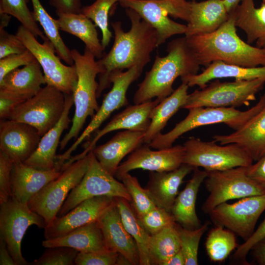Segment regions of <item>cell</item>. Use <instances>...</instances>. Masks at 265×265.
<instances>
[{"label":"cell","mask_w":265,"mask_h":265,"mask_svg":"<svg viewBox=\"0 0 265 265\" xmlns=\"http://www.w3.org/2000/svg\"><path fill=\"white\" fill-rule=\"evenodd\" d=\"M41 136L33 127L10 119L0 123V151L13 161L25 162L35 151Z\"/></svg>","instance_id":"d6986e66"},{"label":"cell","mask_w":265,"mask_h":265,"mask_svg":"<svg viewBox=\"0 0 265 265\" xmlns=\"http://www.w3.org/2000/svg\"><path fill=\"white\" fill-rule=\"evenodd\" d=\"M166 51V55L156 56L151 69L138 84L133 96L134 104L148 102L154 98L161 101L173 92V84L177 78L197 74L200 65L185 36L169 42Z\"/></svg>","instance_id":"3957f363"},{"label":"cell","mask_w":265,"mask_h":265,"mask_svg":"<svg viewBox=\"0 0 265 265\" xmlns=\"http://www.w3.org/2000/svg\"><path fill=\"white\" fill-rule=\"evenodd\" d=\"M213 140L204 141L190 137L184 144V163L202 167L207 171H221L237 167H248L253 160L235 144L218 145Z\"/></svg>","instance_id":"ba28073f"},{"label":"cell","mask_w":265,"mask_h":265,"mask_svg":"<svg viewBox=\"0 0 265 265\" xmlns=\"http://www.w3.org/2000/svg\"><path fill=\"white\" fill-rule=\"evenodd\" d=\"M73 105V94H65L64 109L60 118L41 137L37 148L24 162L25 163L41 169L55 168L56 150L63 131L68 128L70 123L69 113Z\"/></svg>","instance_id":"d4e9b609"},{"label":"cell","mask_w":265,"mask_h":265,"mask_svg":"<svg viewBox=\"0 0 265 265\" xmlns=\"http://www.w3.org/2000/svg\"><path fill=\"white\" fill-rule=\"evenodd\" d=\"M234 78L235 80H251L265 78V66L246 67L230 64L221 61L212 62L200 74L181 77L182 82L189 87H205L210 81L217 79Z\"/></svg>","instance_id":"f546056e"},{"label":"cell","mask_w":265,"mask_h":265,"mask_svg":"<svg viewBox=\"0 0 265 265\" xmlns=\"http://www.w3.org/2000/svg\"><path fill=\"white\" fill-rule=\"evenodd\" d=\"M250 251H252L256 263L260 265H265V237L256 242Z\"/></svg>","instance_id":"db71d44e"},{"label":"cell","mask_w":265,"mask_h":265,"mask_svg":"<svg viewBox=\"0 0 265 265\" xmlns=\"http://www.w3.org/2000/svg\"><path fill=\"white\" fill-rule=\"evenodd\" d=\"M123 7L133 9L155 28L158 34V46L170 37L185 34L186 25L177 23L168 15L187 22L189 10L168 0H120Z\"/></svg>","instance_id":"9a60e30c"},{"label":"cell","mask_w":265,"mask_h":265,"mask_svg":"<svg viewBox=\"0 0 265 265\" xmlns=\"http://www.w3.org/2000/svg\"><path fill=\"white\" fill-rule=\"evenodd\" d=\"M143 68L134 66L123 72L116 71L109 76V81L112 83L110 90L106 95L102 105L94 116L73 144L62 154L56 156V165L61 167L71 157L78 147L91 134L96 131L115 110L128 104L126 93L130 85L141 75Z\"/></svg>","instance_id":"7c38bea8"},{"label":"cell","mask_w":265,"mask_h":265,"mask_svg":"<svg viewBox=\"0 0 265 265\" xmlns=\"http://www.w3.org/2000/svg\"><path fill=\"white\" fill-rule=\"evenodd\" d=\"M160 102L156 99L154 101L129 106L114 116L103 129L97 130L94 137L84 145L83 151L75 156L71 157L69 159V162L72 163L85 157L93 149L101 138L111 132L126 130L145 132L151 122L149 117L150 113Z\"/></svg>","instance_id":"ffe728a7"},{"label":"cell","mask_w":265,"mask_h":265,"mask_svg":"<svg viewBox=\"0 0 265 265\" xmlns=\"http://www.w3.org/2000/svg\"><path fill=\"white\" fill-rule=\"evenodd\" d=\"M265 105V92L251 108L240 111L235 107H195L188 109L185 119L176 124L169 132L160 133L148 144L156 150L169 148L183 134L199 127L224 123L236 130L259 112Z\"/></svg>","instance_id":"5b68a950"},{"label":"cell","mask_w":265,"mask_h":265,"mask_svg":"<svg viewBox=\"0 0 265 265\" xmlns=\"http://www.w3.org/2000/svg\"><path fill=\"white\" fill-rule=\"evenodd\" d=\"M126 12L131 21L130 29L124 31L120 21L111 22L114 43L110 51L97 61L102 70L98 75L97 98L110 87L111 73L134 66L144 68L150 61L152 52L159 46L156 30L133 9L126 8Z\"/></svg>","instance_id":"6da1fadb"},{"label":"cell","mask_w":265,"mask_h":265,"mask_svg":"<svg viewBox=\"0 0 265 265\" xmlns=\"http://www.w3.org/2000/svg\"><path fill=\"white\" fill-rule=\"evenodd\" d=\"M209 221H206L200 227L195 229H188L180 226L179 236L180 250L185 259V265H197L198 252L201 238L208 229Z\"/></svg>","instance_id":"b9f144b4"},{"label":"cell","mask_w":265,"mask_h":265,"mask_svg":"<svg viewBox=\"0 0 265 265\" xmlns=\"http://www.w3.org/2000/svg\"><path fill=\"white\" fill-rule=\"evenodd\" d=\"M171 1L179 6L188 9L189 8V2L186 0H168Z\"/></svg>","instance_id":"91938a15"},{"label":"cell","mask_w":265,"mask_h":265,"mask_svg":"<svg viewBox=\"0 0 265 265\" xmlns=\"http://www.w3.org/2000/svg\"><path fill=\"white\" fill-rule=\"evenodd\" d=\"M238 246L236 234L220 226L210 231L205 242L208 256L214 262H222Z\"/></svg>","instance_id":"74e56055"},{"label":"cell","mask_w":265,"mask_h":265,"mask_svg":"<svg viewBox=\"0 0 265 265\" xmlns=\"http://www.w3.org/2000/svg\"><path fill=\"white\" fill-rule=\"evenodd\" d=\"M35 20L41 26L47 38L53 45L57 55L68 65L74 64L71 50L66 45L59 31L56 19L53 18L39 0H31Z\"/></svg>","instance_id":"8d00e7d4"},{"label":"cell","mask_w":265,"mask_h":265,"mask_svg":"<svg viewBox=\"0 0 265 265\" xmlns=\"http://www.w3.org/2000/svg\"><path fill=\"white\" fill-rule=\"evenodd\" d=\"M29 0H0V13L7 14L17 19L35 37L43 41L49 40L39 27L32 12L27 7Z\"/></svg>","instance_id":"f35d334b"},{"label":"cell","mask_w":265,"mask_h":265,"mask_svg":"<svg viewBox=\"0 0 265 265\" xmlns=\"http://www.w3.org/2000/svg\"><path fill=\"white\" fill-rule=\"evenodd\" d=\"M213 140L221 145L235 144L257 161L265 156V105L245 124L233 132L215 135Z\"/></svg>","instance_id":"603a6c76"},{"label":"cell","mask_w":265,"mask_h":265,"mask_svg":"<svg viewBox=\"0 0 265 265\" xmlns=\"http://www.w3.org/2000/svg\"><path fill=\"white\" fill-rule=\"evenodd\" d=\"M233 11L235 26L244 31L247 43L265 49V3L256 8L253 0H241Z\"/></svg>","instance_id":"d6a6232c"},{"label":"cell","mask_w":265,"mask_h":265,"mask_svg":"<svg viewBox=\"0 0 265 265\" xmlns=\"http://www.w3.org/2000/svg\"><path fill=\"white\" fill-rule=\"evenodd\" d=\"M79 251L71 247L57 246L47 248L32 265H74Z\"/></svg>","instance_id":"7bdbcfd3"},{"label":"cell","mask_w":265,"mask_h":265,"mask_svg":"<svg viewBox=\"0 0 265 265\" xmlns=\"http://www.w3.org/2000/svg\"><path fill=\"white\" fill-rule=\"evenodd\" d=\"M0 205V238L5 241L16 265H30L23 256L22 239L29 226L35 225L44 228V219L31 210L27 204L11 198Z\"/></svg>","instance_id":"4fadbf2b"},{"label":"cell","mask_w":265,"mask_h":265,"mask_svg":"<svg viewBox=\"0 0 265 265\" xmlns=\"http://www.w3.org/2000/svg\"><path fill=\"white\" fill-rule=\"evenodd\" d=\"M207 175V171L195 167L192 178L175 200L170 212L183 228L193 230L202 225L196 213V202L199 188Z\"/></svg>","instance_id":"f1b7e54d"},{"label":"cell","mask_w":265,"mask_h":265,"mask_svg":"<svg viewBox=\"0 0 265 265\" xmlns=\"http://www.w3.org/2000/svg\"><path fill=\"white\" fill-rule=\"evenodd\" d=\"M23 101L10 95L0 92V118L8 119L14 109Z\"/></svg>","instance_id":"f907efd6"},{"label":"cell","mask_w":265,"mask_h":265,"mask_svg":"<svg viewBox=\"0 0 265 265\" xmlns=\"http://www.w3.org/2000/svg\"><path fill=\"white\" fill-rule=\"evenodd\" d=\"M13 161L0 151V205L11 197V171Z\"/></svg>","instance_id":"bcb514c9"},{"label":"cell","mask_w":265,"mask_h":265,"mask_svg":"<svg viewBox=\"0 0 265 265\" xmlns=\"http://www.w3.org/2000/svg\"><path fill=\"white\" fill-rule=\"evenodd\" d=\"M50 4L55 11L79 13L81 11V0H49Z\"/></svg>","instance_id":"f5cc1de1"},{"label":"cell","mask_w":265,"mask_h":265,"mask_svg":"<svg viewBox=\"0 0 265 265\" xmlns=\"http://www.w3.org/2000/svg\"><path fill=\"white\" fill-rule=\"evenodd\" d=\"M54 168L44 170L24 162H13L11 171V198L27 204L31 198L61 173Z\"/></svg>","instance_id":"7402d4cb"},{"label":"cell","mask_w":265,"mask_h":265,"mask_svg":"<svg viewBox=\"0 0 265 265\" xmlns=\"http://www.w3.org/2000/svg\"><path fill=\"white\" fill-rule=\"evenodd\" d=\"M90 151L62 169L60 175L45 186L33 196L27 205L33 212L41 216L46 226L57 216L71 191L81 181L90 162Z\"/></svg>","instance_id":"52a82bcc"},{"label":"cell","mask_w":265,"mask_h":265,"mask_svg":"<svg viewBox=\"0 0 265 265\" xmlns=\"http://www.w3.org/2000/svg\"><path fill=\"white\" fill-rule=\"evenodd\" d=\"M55 12L59 30L79 38L96 58L100 59L103 56L105 50L98 38L96 26L91 19L81 12Z\"/></svg>","instance_id":"1f68e13d"},{"label":"cell","mask_w":265,"mask_h":265,"mask_svg":"<svg viewBox=\"0 0 265 265\" xmlns=\"http://www.w3.org/2000/svg\"><path fill=\"white\" fill-rule=\"evenodd\" d=\"M194 168L183 163L171 171H151L145 189L156 206L170 212L184 179Z\"/></svg>","instance_id":"4316f807"},{"label":"cell","mask_w":265,"mask_h":265,"mask_svg":"<svg viewBox=\"0 0 265 265\" xmlns=\"http://www.w3.org/2000/svg\"><path fill=\"white\" fill-rule=\"evenodd\" d=\"M265 84V78L221 82L215 80L210 84L188 94L182 108L195 107H236L248 106Z\"/></svg>","instance_id":"8992f818"},{"label":"cell","mask_w":265,"mask_h":265,"mask_svg":"<svg viewBox=\"0 0 265 265\" xmlns=\"http://www.w3.org/2000/svg\"><path fill=\"white\" fill-rule=\"evenodd\" d=\"M115 197L100 196L85 200L64 215L56 216L44 229L45 239L61 237L96 221L115 201Z\"/></svg>","instance_id":"ac0fdd59"},{"label":"cell","mask_w":265,"mask_h":265,"mask_svg":"<svg viewBox=\"0 0 265 265\" xmlns=\"http://www.w3.org/2000/svg\"><path fill=\"white\" fill-rule=\"evenodd\" d=\"M46 84L43 72L35 58L22 68L7 74L0 81V92L6 93L23 101L34 96Z\"/></svg>","instance_id":"83f0119b"},{"label":"cell","mask_w":265,"mask_h":265,"mask_svg":"<svg viewBox=\"0 0 265 265\" xmlns=\"http://www.w3.org/2000/svg\"><path fill=\"white\" fill-rule=\"evenodd\" d=\"M217 30L186 37L187 44L201 65L215 61L246 67L265 66V49L251 46L238 35L233 10Z\"/></svg>","instance_id":"7a4b0ae2"},{"label":"cell","mask_w":265,"mask_h":265,"mask_svg":"<svg viewBox=\"0 0 265 265\" xmlns=\"http://www.w3.org/2000/svg\"><path fill=\"white\" fill-rule=\"evenodd\" d=\"M16 35L34 55L43 70L46 85L53 86L65 94H73L77 82L75 64L66 65L56 55L55 48L50 40L40 43L30 31L20 26Z\"/></svg>","instance_id":"8fae6325"},{"label":"cell","mask_w":265,"mask_h":265,"mask_svg":"<svg viewBox=\"0 0 265 265\" xmlns=\"http://www.w3.org/2000/svg\"><path fill=\"white\" fill-rule=\"evenodd\" d=\"M89 168L80 183L69 193L57 216L64 215L86 199L97 196L123 198L130 202L131 196L123 183L106 171L92 151Z\"/></svg>","instance_id":"5bb4252c"},{"label":"cell","mask_w":265,"mask_h":265,"mask_svg":"<svg viewBox=\"0 0 265 265\" xmlns=\"http://www.w3.org/2000/svg\"><path fill=\"white\" fill-rule=\"evenodd\" d=\"M223 0L190 1L186 37L212 32L229 18Z\"/></svg>","instance_id":"484cf974"},{"label":"cell","mask_w":265,"mask_h":265,"mask_svg":"<svg viewBox=\"0 0 265 265\" xmlns=\"http://www.w3.org/2000/svg\"><path fill=\"white\" fill-rule=\"evenodd\" d=\"M263 3H265V0H262Z\"/></svg>","instance_id":"94428289"},{"label":"cell","mask_w":265,"mask_h":265,"mask_svg":"<svg viewBox=\"0 0 265 265\" xmlns=\"http://www.w3.org/2000/svg\"><path fill=\"white\" fill-rule=\"evenodd\" d=\"M115 203L125 228L136 243L140 265H151L149 256L151 235L141 224L129 201L123 198L115 197Z\"/></svg>","instance_id":"e575fe53"},{"label":"cell","mask_w":265,"mask_h":265,"mask_svg":"<svg viewBox=\"0 0 265 265\" xmlns=\"http://www.w3.org/2000/svg\"><path fill=\"white\" fill-rule=\"evenodd\" d=\"M0 265H16L4 240L0 238Z\"/></svg>","instance_id":"11a10c76"},{"label":"cell","mask_w":265,"mask_h":265,"mask_svg":"<svg viewBox=\"0 0 265 265\" xmlns=\"http://www.w3.org/2000/svg\"><path fill=\"white\" fill-rule=\"evenodd\" d=\"M71 54L78 77L73 94L75 110L69 132L60 142V150L72 139L78 137L87 118H92L100 107L97 101L98 82L96 78L102 73V68L94 54L85 47L83 53L74 49Z\"/></svg>","instance_id":"277c9868"},{"label":"cell","mask_w":265,"mask_h":265,"mask_svg":"<svg viewBox=\"0 0 265 265\" xmlns=\"http://www.w3.org/2000/svg\"><path fill=\"white\" fill-rule=\"evenodd\" d=\"M0 28H4L8 26L11 16L5 13H0Z\"/></svg>","instance_id":"680465c9"},{"label":"cell","mask_w":265,"mask_h":265,"mask_svg":"<svg viewBox=\"0 0 265 265\" xmlns=\"http://www.w3.org/2000/svg\"><path fill=\"white\" fill-rule=\"evenodd\" d=\"M265 237V219L251 237L243 243L238 245L233 255L234 260L247 265L246 258L253 246Z\"/></svg>","instance_id":"681fc988"},{"label":"cell","mask_w":265,"mask_h":265,"mask_svg":"<svg viewBox=\"0 0 265 265\" xmlns=\"http://www.w3.org/2000/svg\"><path fill=\"white\" fill-rule=\"evenodd\" d=\"M246 167L207 171L204 181L209 194L202 207L204 213L208 214L218 205L231 200L265 193V188L247 175Z\"/></svg>","instance_id":"9c48e42d"},{"label":"cell","mask_w":265,"mask_h":265,"mask_svg":"<svg viewBox=\"0 0 265 265\" xmlns=\"http://www.w3.org/2000/svg\"><path fill=\"white\" fill-rule=\"evenodd\" d=\"M145 132L131 130L118 132L107 142L96 146L92 151L101 166L114 176L122 159L143 143Z\"/></svg>","instance_id":"cb8c5ba5"},{"label":"cell","mask_w":265,"mask_h":265,"mask_svg":"<svg viewBox=\"0 0 265 265\" xmlns=\"http://www.w3.org/2000/svg\"><path fill=\"white\" fill-rule=\"evenodd\" d=\"M188 85L182 83L169 96L162 100L152 110L151 122L145 132L144 144H149L165 127L168 120L186 104Z\"/></svg>","instance_id":"836d02e7"},{"label":"cell","mask_w":265,"mask_h":265,"mask_svg":"<svg viewBox=\"0 0 265 265\" xmlns=\"http://www.w3.org/2000/svg\"><path fill=\"white\" fill-rule=\"evenodd\" d=\"M185 148L177 145L169 148L152 150L148 144L141 145L120 163L115 176L118 179L134 169L163 172L173 170L184 163Z\"/></svg>","instance_id":"e0dca14e"},{"label":"cell","mask_w":265,"mask_h":265,"mask_svg":"<svg viewBox=\"0 0 265 265\" xmlns=\"http://www.w3.org/2000/svg\"></svg>","instance_id":"6125c7cd"},{"label":"cell","mask_w":265,"mask_h":265,"mask_svg":"<svg viewBox=\"0 0 265 265\" xmlns=\"http://www.w3.org/2000/svg\"><path fill=\"white\" fill-rule=\"evenodd\" d=\"M247 175L265 188V156L246 167Z\"/></svg>","instance_id":"816d5d0a"},{"label":"cell","mask_w":265,"mask_h":265,"mask_svg":"<svg viewBox=\"0 0 265 265\" xmlns=\"http://www.w3.org/2000/svg\"><path fill=\"white\" fill-rule=\"evenodd\" d=\"M26 49L16 35L8 33L4 28H0V59L9 55L22 53Z\"/></svg>","instance_id":"c3c4849f"},{"label":"cell","mask_w":265,"mask_h":265,"mask_svg":"<svg viewBox=\"0 0 265 265\" xmlns=\"http://www.w3.org/2000/svg\"><path fill=\"white\" fill-rule=\"evenodd\" d=\"M223 1L227 11L229 13L238 5L241 0H223Z\"/></svg>","instance_id":"6f0895ef"},{"label":"cell","mask_w":265,"mask_h":265,"mask_svg":"<svg viewBox=\"0 0 265 265\" xmlns=\"http://www.w3.org/2000/svg\"><path fill=\"white\" fill-rule=\"evenodd\" d=\"M265 210V193L239 199L236 202L223 203L208 214L215 226L233 232L245 241L255 232L260 215Z\"/></svg>","instance_id":"2e32d148"},{"label":"cell","mask_w":265,"mask_h":265,"mask_svg":"<svg viewBox=\"0 0 265 265\" xmlns=\"http://www.w3.org/2000/svg\"><path fill=\"white\" fill-rule=\"evenodd\" d=\"M97 221L107 249L122 255L131 265H140L136 243L123 225L115 199Z\"/></svg>","instance_id":"44dd1931"},{"label":"cell","mask_w":265,"mask_h":265,"mask_svg":"<svg viewBox=\"0 0 265 265\" xmlns=\"http://www.w3.org/2000/svg\"><path fill=\"white\" fill-rule=\"evenodd\" d=\"M138 219L150 235L177 223L170 212L158 206Z\"/></svg>","instance_id":"ee69618b"},{"label":"cell","mask_w":265,"mask_h":265,"mask_svg":"<svg viewBox=\"0 0 265 265\" xmlns=\"http://www.w3.org/2000/svg\"><path fill=\"white\" fill-rule=\"evenodd\" d=\"M120 254L111 251L79 252L76 265H118Z\"/></svg>","instance_id":"f6af8a7d"},{"label":"cell","mask_w":265,"mask_h":265,"mask_svg":"<svg viewBox=\"0 0 265 265\" xmlns=\"http://www.w3.org/2000/svg\"><path fill=\"white\" fill-rule=\"evenodd\" d=\"M120 0H96L90 5L83 6L81 12L91 19L102 31L101 43L104 50L112 37L109 28L108 15L111 7Z\"/></svg>","instance_id":"ab89813d"},{"label":"cell","mask_w":265,"mask_h":265,"mask_svg":"<svg viewBox=\"0 0 265 265\" xmlns=\"http://www.w3.org/2000/svg\"><path fill=\"white\" fill-rule=\"evenodd\" d=\"M65 104V94L46 85L34 96L20 104L8 119L33 127L42 137L58 121Z\"/></svg>","instance_id":"30bf717a"},{"label":"cell","mask_w":265,"mask_h":265,"mask_svg":"<svg viewBox=\"0 0 265 265\" xmlns=\"http://www.w3.org/2000/svg\"><path fill=\"white\" fill-rule=\"evenodd\" d=\"M163 265H185V259L181 250L170 258Z\"/></svg>","instance_id":"9f6ffc18"},{"label":"cell","mask_w":265,"mask_h":265,"mask_svg":"<svg viewBox=\"0 0 265 265\" xmlns=\"http://www.w3.org/2000/svg\"><path fill=\"white\" fill-rule=\"evenodd\" d=\"M35 58L33 54L26 49L22 53L9 55L0 59V81L10 72L20 66L27 65Z\"/></svg>","instance_id":"7dc6e473"},{"label":"cell","mask_w":265,"mask_h":265,"mask_svg":"<svg viewBox=\"0 0 265 265\" xmlns=\"http://www.w3.org/2000/svg\"><path fill=\"white\" fill-rule=\"evenodd\" d=\"M180 227L177 223L151 235L149 256L151 265H163L180 250Z\"/></svg>","instance_id":"d590c367"},{"label":"cell","mask_w":265,"mask_h":265,"mask_svg":"<svg viewBox=\"0 0 265 265\" xmlns=\"http://www.w3.org/2000/svg\"><path fill=\"white\" fill-rule=\"evenodd\" d=\"M119 180L126 188L131 198V205L138 218L157 206L145 188H143L136 177L129 173L122 175Z\"/></svg>","instance_id":"60d3db41"},{"label":"cell","mask_w":265,"mask_h":265,"mask_svg":"<svg viewBox=\"0 0 265 265\" xmlns=\"http://www.w3.org/2000/svg\"><path fill=\"white\" fill-rule=\"evenodd\" d=\"M45 248L57 246L71 247L79 252L109 251L105 243L103 234L96 221L77 228L61 237L42 241Z\"/></svg>","instance_id":"4dcf8cb0"}]
</instances>
